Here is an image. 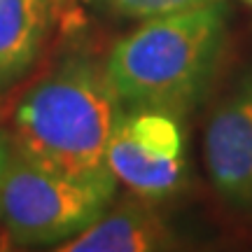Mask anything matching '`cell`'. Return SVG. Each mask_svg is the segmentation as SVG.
<instances>
[{
    "label": "cell",
    "instance_id": "5b68a950",
    "mask_svg": "<svg viewBox=\"0 0 252 252\" xmlns=\"http://www.w3.org/2000/svg\"><path fill=\"white\" fill-rule=\"evenodd\" d=\"M203 159L217 194L234 210L252 215V70L213 110Z\"/></svg>",
    "mask_w": 252,
    "mask_h": 252
},
{
    "label": "cell",
    "instance_id": "ba28073f",
    "mask_svg": "<svg viewBox=\"0 0 252 252\" xmlns=\"http://www.w3.org/2000/svg\"><path fill=\"white\" fill-rule=\"evenodd\" d=\"M96 9L124 19H157L173 12H182L189 7H198L213 0H89Z\"/></svg>",
    "mask_w": 252,
    "mask_h": 252
},
{
    "label": "cell",
    "instance_id": "30bf717a",
    "mask_svg": "<svg viewBox=\"0 0 252 252\" xmlns=\"http://www.w3.org/2000/svg\"><path fill=\"white\" fill-rule=\"evenodd\" d=\"M245 2H248V5H250V7H252V0H245Z\"/></svg>",
    "mask_w": 252,
    "mask_h": 252
},
{
    "label": "cell",
    "instance_id": "277c9868",
    "mask_svg": "<svg viewBox=\"0 0 252 252\" xmlns=\"http://www.w3.org/2000/svg\"><path fill=\"white\" fill-rule=\"evenodd\" d=\"M108 168L126 191L161 201L180 189L187 171L180 117L163 110H131L108 143Z\"/></svg>",
    "mask_w": 252,
    "mask_h": 252
},
{
    "label": "cell",
    "instance_id": "8992f818",
    "mask_svg": "<svg viewBox=\"0 0 252 252\" xmlns=\"http://www.w3.org/2000/svg\"><path fill=\"white\" fill-rule=\"evenodd\" d=\"M135 194H126L117 203H110L84 231L61 243L63 252H150L168 250L175 238L159 213Z\"/></svg>",
    "mask_w": 252,
    "mask_h": 252
},
{
    "label": "cell",
    "instance_id": "52a82bcc",
    "mask_svg": "<svg viewBox=\"0 0 252 252\" xmlns=\"http://www.w3.org/2000/svg\"><path fill=\"white\" fill-rule=\"evenodd\" d=\"M52 24V0H0V91L35 63Z\"/></svg>",
    "mask_w": 252,
    "mask_h": 252
},
{
    "label": "cell",
    "instance_id": "7a4b0ae2",
    "mask_svg": "<svg viewBox=\"0 0 252 252\" xmlns=\"http://www.w3.org/2000/svg\"><path fill=\"white\" fill-rule=\"evenodd\" d=\"M226 40L220 0L147 19L105 56V77L124 112L163 110L182 117L215 75Z\"/></svg>",
    "mask_w": 252,
    "mask_h": 252
},
{
    "label": "cell",
    "instance_id": "6da1fadb",
    "mask_svg": "<svg viewBox=\"0 0 252 252\" xmlns=\"http://www.w3.org/2000/svg\"><path fill=\"white\" fill-rule=\"evenodd\" d=\"M122 115L103 63L72 54L21 98L9 143L40 168L75 180L117 182L108 168V143Z\"/></svg>",
    "mask_w": 252,
    "mask_h": 252
},
{
    "label": "cell",
    "instance_id": "3957f363",
    "mask_svg": "<svg viewBox=\"0 0 252 252\" xmlns=\"http://www.w3.org/2000/svg\"><path fill=\"white\" fill-rule=\"evenodd\" d=\"M117 182L75 180L12 152L0 178V222L19 245L59 248L115 201Z\"/></svg>",
    "mask_w": 252,
    "mask_h": 252
},
{
    "label": "cell",
    "instance_id": "9c48e42d",
    "mask_svg": "<svg viewBox=\"0 0 252 252\" xmlns=\"http://www.w3.org/2000/svg\"><path fill=\"white\" fill-rule=\"evenodd\" d=\"M12 152H14V150H12V143L0 133V178H2V173H5L9 159H12Z\"/></svg>",
    "mask_w": 252,
    "mask_h": 252
}]
</instances>
